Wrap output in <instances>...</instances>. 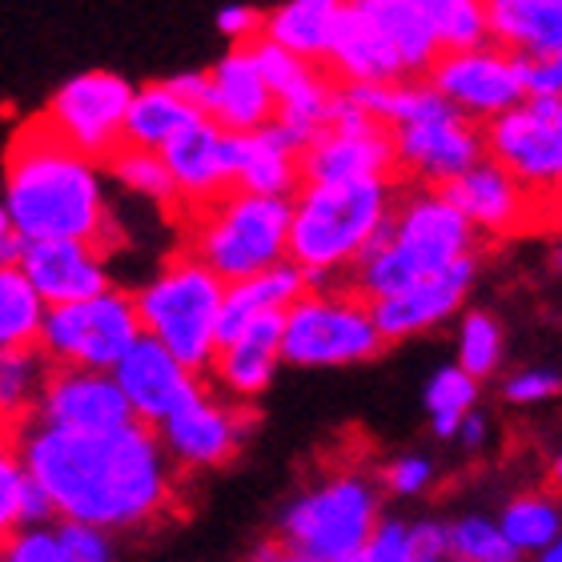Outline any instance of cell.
I'll list each match as a JSON object with an SVG mask.
<instances>
[{
  "mask_svg": "<svg viewBox=\"0 0 562 562\" xmlns=\"http://www.w3.org/2000/svg\"><path fill=\"white\" fill-rule=\"evenodd\" d=\"M12 438L24 470L57 506V518L133 530L161 518L173 503L169 454L149 422L130 418L105 430H72L29 418Z\"/></svg>",
  "mask_w": 562,
  "mask_h": 562,
  "instance_id": "6da1fadb",
  "label": "cell"
},
{
  "mask_svg": "<svg viewBox=\"0 0 562 562\" xmlns=\"http://www.w3.org/2000/svg\"><path fill=\"white\" fill-rule=\"evenodd\" d=\"M0 198L9 225L24 241L36 237H81L101 254L125 241L101 189V161L60 137L36 113L12 133L0 169Z\"/></svg>",
  "mask_w": 562,
  "mask_h": 562,
  "instance_id": "7a4b0ae2",
  "label": "cell"
},
{
  "mask_svg": "<svg viewBox=\"0 0 562 562\" xmlns=\"http://www.w3.org/2000/svg\"><path fill=\"white\" fill-rule=\"evenodd\" d=\"M390 181L353 177V181H317L297 186L290 213L285 258L305 273H334L353 261L390 213Z\"/></svg>",
  "mask_w": 562,
  "mask_h": 562,
  "instance_id": "3957f363",
  "label": "cell"
},
{
  "mask_svg": "<svg viewBox=\"0 0 562 562\" xmlns=\"http://www.w3.org/2000/svg\"><path fill=\"white\" fill-rule=\"evenodd\" d=\"M290 213V198L229 189L222 201L205 205L201 213H189L181 222L186 249L222 281H237L285 258Z\"/></svg>",
  "mask_w": 562,
  "mask_h": 562,
  "instance_id": "277c9868",
  "label": "cell"
},
{
  "mask_svg": "<svg viewBox=\"0 0 562 562\" xmlns=\"http://www.w3.org/2000/svg\"><path fill=\"white\" fill-rule=\"evenodd\" d=\"M225 281L189 254L186 246L165 261L161 273L133 293L140 329L165 350L181 358L189 370L205 374L217 350V314H222Z\"/></svg>",
  "mask_w": 562,
  "mask_h": 562,
  "instance_id": "5b68a950",
  "label": "cell"
},
{
  "mask_svg": "<svg viewBox=\"0 0 562 562\" xmlns=\"http://www.w3.org/2000/svg\"><path fill=\"white\" fill-rule=\"evenodd\" d=\"M390 341L378 334L370 317V297L362 290L338 293L305 290L297 302L285 310V329H281V358L297 366H346L370 362L386 350Z\"/></svg>",
  "mask_w": 562,
  "mask_h": 562,
  "instance_id": "8992f818",
  "label": "cell"
},
{
  "mask_svg": "<svg viewBox=\"0 0 562 562\" xmlns=\"http://www.w3.org/2000/svg\"><path fill=\"white\" fill-rule=\"evenodd\" d=\"M378 503L374 491L362 479L326 482L322 491L305 494L302 503L290 506V515L281 522V547L285 559H310V562H353L362 559L366 539L378 527Z\"/></svg>",
  "mask_w": 562,
  "mask_h": 562,
  "instance_id": "52a82bcc",
  "label": "cell"
},
{
  "mask_svg": "<svg viewBox=\"0 0 562 562\" xmlns=\"http://www.w3.org/2000/svg\"><path fill=\"white\" fill-rule=\"evenodd\" d=\"M140 334L145 329H140L133 293L109 285V290L93 293V297H81V302L48 305L36 350L57 366L113 370Z\"/></svg>",
  "mask_w": 562,
  "mask_h": 562,
  "instance_id": "ba28073f",
  "label": "cell"
},
{
  "mask_svg": "<svg viewBox=\"0 0 562 562\" xmlns=\"http://www.w3.org/2000/svg\"><path fill=\"white\" fill-rule=\"evenodd\" d=\"M130 101H133V85L121 72L89 69L60 85L41 113H45L48 125L69 140V145L89 153L93 161H105L109 153L121 145Z\"/></svg>",
  "mask_w": 562,
  "mask_h": 562,
  "instance_id": "9c48e42d",
  "label": "cell"
},
{
  "mask_svg": "<svg viewBox=\"0 0 562 562\" xmlns=\"http://www.w3.org/2000/svg\"><path fill=\"white\" fill-rule=\"evenodd\" d=\"M430 81L438 93L458 105L470 117H494L503 109H515L527 97L522 69H518V53L503 45H474V48H446L422 77Z\"/></svg>",
  "mask_w": 562,
  "mask_h": 562,
  "instance_id": "30bf717a",
  "label": "cell"
},
{
  "mask_svg": "<svg viewBox=\"0 0 562 562\" xmlns=\"http://www.w3.org/2000/svg\"><path fill=\"white\" fill-rule=\"evenodd\" d=\"M394 149H398L402 177L426 181V186H442L462 169H470L479 157H486L482 125L450 101L426 117L394 125Z\"/></svg>",
  "mask_w": 562,
  "mask_h": 562,
  "instance_id": "8fae6325",
  "label": "cell"
},
{
  "mask_svg": "<svg viewBox=\"0 0 562 562\" xmlns=\"http://www.w3.org/2000/svg\"><path fill=\"white\" fill-rule=\"evenodd\" d=\"M353 177H382L390 186L406 181L394 149V125L374 121L362 130H317L314 140L297 149V186L353 181Z\"/></svg>",
  "mask_w": 562,
  "mask_h": 562,
  "instance_id": "7c38bea8",
  "label": "cell"
},
{
  "mask_svg": "<svg viewBox=\"0 0 562 562\" xmlns=\"http://www.w3.org/2000/svg\"><path fill=\"white\" fill-rule=\"evenodd\" d=\"M130 418H133V406L121 394L113 370L48 362L33 422L72 426V430H105V426H121V422Z\"/></svg>",
  "mask_w": 562,
  "mask_h": 562,
  "instance_id": "4fadbf2b",
  "label": "cell"
},
{
  "mask_svg": "<svg viewBox=\"0 0 562 562\" xmlns=\"http://www.w3.org/2000/svg\"><path fill=\"white\" fill-rule=\"evenodd\" d=\"M254 411L249 406H229V402H213L205 390L186 406H177L169 418L157 422L161 446L169 462L177 467H225L237 454V446L246 438Z\"/></svg>",
  "mask_w": 562,
  "mask_h": 562,
  "instance_id": "5bb4252c",
  "label": "cell"
},
{
  "mask_svg": "<svg viewBox=\"0 0 562 562\" xmlns=\"http://www.w3.org/2000/svg\"><path fill=\"white\" fill-rule=\"evenodd\" d=\"M113 378H117L121 394L130 398L133 418L149 422V426L169 418L177 406H186L189 398H198L205 390L198 370H189L181 358H173L149 334H140L125 350V358L113 366Z\"/></svg>",
  "mask_w": 562,
  "mask_h": 562,
  "instance_id": "9a60e30c",
  "label": "cell"
},
{
  "mask_svg": "<svg viewBox=\"0 0 562 562\" xmlns=\"http://www.w3.org/2000/svg\"><path fill=\"white\" fill-rule=\"evenodd\" d=\"M430 189H438L446 201H454L458 210L467 213V222L486 229V234H535L530 186L518 181L515 173H506L503 165L491 161V157H479L470 169Z\"/></svg>",
  "mask_w": 562,
  "mask_h": 562,
  "instance_id": "2e32d148",
  "label": "cell"
},
{
  "mask_svg": "<svg viewBox=\"0 0 562 562\" xmlns=\"http://www.w3.org/2000/svg\"><path fill=\"white\" fill-rule=\"evenodd\" d=\"M482 149L498 161L506 173H515L527 186H551L562 181V133L554 121L539 117L527 101L503 109L482 125Z\"/></svg>",
  "mask_w": 562,
  "mask_h": 562,
  "instance_id": "e0dca14e",
  "label": "cell"
},
{
  "mask_svg": "<svg viewBox=\"0 0 562 562\" xmlns=\"http://www.w3.org/2000/svg\"><path fill=\"white\" fill-rule=\"evenodd\" d=\"M105 261L109 254L81 237H36V241H24L21 249L24 278L33 281L45 305L81 302V297L109 290L113 281H109Z\"/></svg>",
  "mask_w": 562,
  "mask_h": 562,
  "instance_id": "ac0fdd59",
  "label": "cell"
},
{
  "mask_svg": "<svg viewBox=\"0 0 562 562\" xmlns=\"http://www.w3.org/2000/svg\"><path fill=\"white\" fill-rule=\"evenodd\" d=\"M222 137H225V130L217 121L198 117L193 125H186L177 137H169L161 145V157L177 181V193H181L177 222H186L189 213H201L205 205L222 201L229 189H237L234 181H229V169H225Z\"/></svg>",
  "mask_w": 562,
  "mask_h": 562,
  "instance_id": "d6986e66",
  "label": "cell"
},
{
  "mask_svg": "<svg viewBox=\"0 0 562 562\" xmlns=\"http://www.w3.org/2000/svg\"><path fill=\"white\" fill-rule=\"evenodd\" d=\"M322 65H326L338 81H411L394 41H390V36L378 29L374 16L366 9H358L353 0H346L338 9V16H334Z\"/></svg>",
  "mask_w": 562,
  "mask_h": 562,
  "instance_id": "ffe728a7",
  "label": "cell"
},
{
  "mask_svg": "<svg viewBox=\"0 0 562 562\" xmlns=\"http://www.w3.org/2000/svg\"><path fill=\"white\" fill-rule=\"evenodd\" d=\"M470 278H474V258L462 254L458 261H450L442 273H434L426 281H414L398 293H382V297H370V317H374L378 334L386 341L406 338L414 329H426L430 322L446 317L462 302Z\"/></svg>",
  "mask_w": 562,
  "mask_h": 562,
  "instance_id": "44dd1931",
  "label": "cell"
},
{
  "mask_svg": "<svg viewBox=\"0 0 562 562\" xmlns=\"http://www.w3.org/2000/svg\"><path fill=\"white\" fill-rule=\"evenodd\" d=\"M273 93L266 77H261L258 60L249 41H237L229 57L217 60V69H210V105L205 117H213L222 130L246 133L258 130L266 121H273Z\"/></svg>",
  "mask_w": 562,
  "mask_h": 562,
  "instance_id": "7402d4cb",
  "label": "cell"
},
{
  "mask_svg": "<svg viewBox=\"0 0 562 562\" xmlns=\"http://www.w3.org/2000/svg\"><path fill=\"white\" fill-rule=\"evenodd\" d=\"M281 329H285V310H261L237 338L213 350V378L237 398H254L270 386L273 366L281 358Z\"/></svg>",
  "mask_w": 562,
  "mask_h": 562,
  "instance_id": "603a6c76",
  "label": "cell"
},
{
  "mask_svg": "<svg viewBox=\"0 0 562 562\" xmlns=\"http://www.w3.org/2000/svg\"><path fill=\"white\" fill-rule=\"evenodd\" d=\"M305 290H310V278L290 258L273 261L266 270L246 273L237 281H225L222 314H217V346L237 338L261 310H290Z\"/></svg>",
  "mask_w": 562,
  "mask_h": 562,
  "instance_id": "cb8c5ba5",
  "label": "cell"
},
{
  "mask_svg": "<svg viewBox=\"0 0 562 562\" xmlns=\"http://www.w3.org/2000/svg\"><path fill=\"white\" fill-rule=\"evenodd\" d=\"M491 45L510 53L562 48V4L554 0H482Z\"/></svg>",
  "mask_w": 562,
  "mask_h": 562,
  "instance_id": "d4e9b609",
  "label": "cell"
},
{
  "mask_svg": "<svg viewBox=\"0 0 562 562\" xmlns=\"http://www.w3.org/2000/svg\"><path fill=\"white\" fill-rule=\"evenodd\" d=\"M198 117H205V113L189 105L186 97H177L173 89H169V81L140 85V89H133L121 140L145 145V149H161L165 140L177 137V133L186 130V125H193Z\"/></svg>",
  "mask_w": 562,
  "mask_h": 562,
  "instance_id": "484cf974",
  "label": "cell"
},
{
  "mask_svg": "<svg viewBox=\"0 0 562 562\" xmlns=\"http://www.w3.org/2000/svg\"><path fill=\"white\" fill-rule=\"evenodd\" d=\"M358 9H366L378 21V29L394 41L402 65H406V77L422 81L430 65L438 60L442 45H438V33L430 29V21L414 9L411 0H353Z\"/></svg>",
  "mask_w": 562,
  "mask_h": 562,
  "instance_id": "4316f807",
  "label": "cell"
},
{
  "mask_svg": "<svg viewBox=\"0 0 562 562\" xmlns=\"http://www.w3.org/2000/svg\"><path fill=\"white\" fill-rule=\"evenodd\" d=\"M341 4L346 0H290L285 9L266 12L261 36H270V41H278V45H285L305 60H322Z\"/></svg>",
  "mask_w": 562,
  "mask_h": 562,
  "instance_id": "83f0119b",
  "label": "cell"
},
{
  "mask_svg": "<svg viewBox=\"0 0 562 562\" xmlns=\"http://www.w3.org/2000/svg\"><path fill=\"white\" fill-rule=\"evenodd\" d=\"M45 297L21 266H0V350H33L45 326Z\"/></svg>",
  "mask_w": 562,
  "mask_h": 562,
  "instance_id": "f1b7e54d",
  "label": "cell"
},
{
  "mask_svg": "<svg viewBox=\"0 0 562 562\" xmlns=\"http://www.w3.org/2000/svg\"><path fill=\"white\" fill-rule=\"evenodd\" d=\"M101 169H109L121 186L140 193V198L157 201V205L169 210L173 217H177V210H181V193H177V181H173V173H169V165H165L161 149H145V145L121 140L117 149L101 161Z\"/></svg>",
  "mask_w": 562,
  "mask_h": 562,
  "instance_id": "f546056e",
  "label": "cell"
},
{
  "mask_svg": "<svg viewBox=\"0 0 562 562\" xmlns=\"http://www.w3.org/2000/svg\"><path fill=\"white\" fill-rule=\"evenodd\" d=\"M48 358L41 350H0V422L21 426L33 418L41 382H45Z\"/></svg>",
  "mask_w": 562,
  "mask_h": 562,
  "instance_id": "4dcf8cb0",
  "label": "cell"
},
{
  "mask_svg": "<svg viewBox=\"0 0 562 562\" xmlns=\"http://www.w3.org/2000/svg\"><path fill=\"white\" fill-rule=\"evenodd\" d=\"M411 4L430 21L442 53L446 48H474L491 41V36H486L482 0H411Z\"/></svg>",
  "mask_w": 562,
  "mask_h": 562,
  "instance_id": "1f68e13d",
  "label": "cell"
},
{
  "mask_svg": "<svg viewBox=\"0 0 562 562\" xmlns=\"http://www.w3.org/2000/svg\"><path fill=\"white\" fill-rule=\"evenodd\" d=\"M503 535L515 542V551H547L559 535V515L547 498H518V503L506 506L503 518Z\"/></svg>",
  "mask_w": 562,
  "mask_h": 562,
  "instance_id": "d6a6232c",
  "label": "cell"
},
{
  "mask_svg": "<svg viewBox=\"0 0 562 562\" xmlns=\"http://www.w3.org/2000/svg\"><path fill=\"white\" fill-rule=\"evenodd\" d=\"M474 382H479V378H470L462 366H454V370H442V374L430 382V390H426V406H430V414H434V430L442 434V438L458 434L462 414L474 406Z\"/></svg>",
  "mask_w": 562,
  "mask_h": 562,
  "instance_id": "836d02e7",
  "label": "cell"
},
{
  "mask_svg": "<svg viewBox=\"0 0 562 562\" xmlns=\"http://www.w3.org/2000/svg\"><path fill=\"white\" fill-rule=\"evenodd\" d=\"M450 554L467 562H515L518 551L515 542L506 539L503 530L482 522V518H467L450 530Z\"/></svg>",
  "mask_w": 562,
  "mask_h": 562,
  "instance_id": "e575fe53",
  "label": "cell"
},
{
  "mask_svg": "<svg viewBox=\"0 0 562 562\" xmlns=\"http://www.w3.org/2000/svg\"><path fill=\"white\" fill-rule=\"evenodd\" d=\"M498 350H503V338H498V322L491 314H470L467 326H462V350H458V362L470 378L491 374L494 362H498Z\"/></svg>",
  "mask_w": 562,
  "mask_h": 562,
  "instance_id": "d590c367",
  "label": "cell"
},
{
  "mask_svg": "<svg viewBox=\"0 0 562 562\" xmlns=\"http://www.w3.org/2000/svg\"><path fill=\"white\" fill-rule=\"evenodd\" d=\"M24 458L16 450V438L0 442V542L21 527V486H24Z\"/></svg>",
  "mask_w": 562,
  "mask_h": 562,
  "instance_id": "8d00e7d4",
  "label": "cell"
},
{
  "mask_svg": "<svg viewBox=\"0 0 562 562\" xmlns=\"http://www.w3.org/2000/svg\"><path fill=\"white\" fill-rule=\"evenodd\" d=\"M57 539L65 547V562H105L113 559V542L105 527L77 522V518H57Z\"/></svg>",
  "mask_w": 562,
  "mask_h": 562,
  "instance_id": "74e56055",
  "label": "cell"
},
{
  "mask_svg": "<svg viewBox=\"0 0 562 562\" xmlns=\"http://www.w3.org/2000/svg\"><path fill=\"white\" fill-rule=\"evenodd\" d=\"M0 559L9 562H65L57 530L48 527H16L9 539L0 542Z\"/></svg>",
  "mask_w": 562,
  "mask_h": 562,
  "instance_id": "f35d334b",
  "label": "cell"
},
{
  "mask_svg": "<svg viewBox=\"0 0 562 562\" xmlns=\"http://www.w3.org/2000/svg\"><path fill=\"white\" fill-rule=\"evenodd\" d=\"M518 69H522V85L530 93L562 97V48L551 53H518Z\"/></svg>",
  "mask_w": 562,
  "mask_h": 562,
  "instance_id": "ab89813d",
  "label": "cell"
},
{
  "mask_svg": "<svg viewBox=\"0 0 562 562\" xmlns=\"http://www.w3.org/2000/svg\"><path fill=\"white\" fill-rule=\"evenodd\" d=\"M450 551V530H442L438 522H418L414 530H406V562H434Z\"/></svg>",
  "mask_w": 562,
  "mask_h": 562,
  "instance_id": "60d3db41",
  "label": "cell"
},
{
  "mask_svg": "<svg viewBox=\"0 0 562 562\" xmlns=\"http://www.w3.org/2000/svg\"><path fill=\"white\" fill-rule=\"evenodd\" d=\"M366 562H406V527L398 522H386V527H374L370 539H366Z\"/></svg>",
  "mask_w": 562,
  "mask_h": 562,
  "instance_id": "b9f144b4",
  "label": "cell"
},
{
  "mask_svg": "<svg viewBox=\"0 0 562 562\" xmlns=\"http://www.w3.org/2000/svg\"><path fill=\"white\" fill-rule=\"evenodd\" d=\"M45 522H57V506L48 498V491L33 474H24L21 486V527H45Z\"/></svg>",
  "mask_w": 562,
  "mask_h": 562,
  "instance_id": "7bdbcfd3",
  "label": "cell"
},
{
  "mask_svg": "<svg viewBox=\"0 0 562 562\" xmlns=\"http://www.w3.org/2000/svg\"><path fill=\"white\" fill-rule=\"evenodd\" d=\"M217 29H222L229 41H258L261 29H266V12L246 9V4H229V9L217 16Z\"/></svg>",
  "mask_w": 562,
  "mask_h": 562,
  "instance_id": "ee69618b",
  "label": "cell"
},
{
  "mask_svg": "<svg viewBox=\"0 0 562 562\" xmlns=\"http://www.w3.org/2000/svg\"><path fill=\"white\" fill-rule=\"evenodd\" d=\"M386 486L398 494H418L426 482H430V462H422V458H398L394 467H386Z\"/></svg>",
  "mask_w": 562,
  "mask_h": 562,
  "instance_id": "f6af8a7d",
  "label": "cell"
},
{
  "mask_svg": "<svg viewBox=\"0 0 562 562\" xmlns=\"http://www.w3.org/2000/svg\"><path fill=\"white\" fill-rule=\"evenodd\" d=\"M551 394H562V378L559 374H518L510 386H506V398L515 402H535V398H551Z\"/></svg>",
  "mask_w": 562,
  "mask_h": 562,
  "instance_id": "bcb514c9",
  "label": "cell"
},
{
  "mask_svg": "<svg viewBox=\"0 0 562 562\" xmlns=\"http://www.w3.org/2000/svg\"><path fill=\"white\" fill-rule=\"evenodd\" d=\"M169 89H173L177 97H186L189 105L201 109V113L210 105V72H181V77H169Z\"/></svg>",
  "mask_w": 562,
  "mask_h": 562,
  "instance_id": "7dc6e473",
  "label": "cell"
},
{
  "mask_svg": "<svg viewBox=\"0 0 562 562\" xmlns=\"http://www.w3.org/2000/svg\"><path fill=\"white\" fill-rule=\"evenodd\" d=\"M21 249H24V237L16 229H4L0 234V266H21Z\"/></svg>",
  "mask_w": 562,
  "mask_h": 562,
  "instance_id": "c3c4849f",
  "label": "cell"
},
{
  "mask_svg": "<svg viewBox=\"0 0 562 562\" xmlns=\"http://www.w3.org/2000/svg\"><path fill=\"white\" fill-rule=\"evenodd\" d=\"M458 430H462V438H467V446L482 442V418L479 414H462V422H458Z\"/></svg>",
  "mask_w": 562,
  "mask_h": 562,
  "instance_id": "681fc988",
  "label": "cell"
},
{
  "mask_svg": "<svg viewBox=\"0 0 562 562\" xmlns=\"http://www.w3.org/2000/svg\"><path fill=\"white\" fill-rule=\"evenodd\" d=\"M551 491H554V494H562V458L554 462V470H551Z\"/></svg>",
  "mask_w": 562,
  "mask_h": 562,
  "instance_id": "f907efd6",
  "label": "cell"
},
{
  "mask_svg": "<svg viewBox=\"0 0 562 562\" xmlns=\"http://www.w3.org/2000/svg\"><path fill=\"white\" fill-rule=\"evenodd\" d=\"M542 559H547V562H562V539H559V542H551V547H547V554H542Z\"/></svg>",
  "mask_w": 562,
  "mask_h": 562,
  "instance_id": "816d5d0a",
  "label": "cell"
},
{
  "mask_svg": "<svg viewBox=\"0 0 562 562\" xmlns=\"http://www.w3.org/2000/svg\"><path fill=\"white\" fill-rule=\"evenodd\" d=\"M4 229H12V225H9V210H4V198H0V234Z\"/></svg>",
  "mask_w": 562,
  "mask_h": 562,
  "instance_id": "f5cc1de1",
  "label": "cell"
},
{
  "mask_svg": "<svg viewBox=\"0 0 562 562\" xmlns=\"http://www.w3.org/2000/svg\"><path fill=\"white\" fill-rule=\"evenodd\" d=\"M12 434H16V430H12V426H4V422H0V442H4V438H12Z\"/></svg>",
  "mask_w": 562,
  "mask_h": 562,
  "instance_id": "db71d44e",
  "label": "cell"
},
{
  "mask_svg": "<svg viewBox=\"0 0 562 562\" xmlns=\"http://www.w3.org/2000/svg\"><path fill=\"white\" fill-rule=\"evenodd\" d=\"M554 125H559V133H562V105H559V117H554Z\"/></svg>",
  "mask_w": 562,
  "mask_h": 562,
  "instance_id": "11a10c76",
  "label": "cell"
},
{
  "mask_svg": "<svg viewBox=\"0 0 562 562\" xmlns=\"http://www.w3.org/2000/svg\"><path fill=\"white\" fill-rule=\"evenodd\" d=\"M554 261H559V270H562V246H559V258H554Z\"/></svg>",
  "mask_w": 562,
  "mask_h": 562,
  "instance_id": "9f6ffc18",
  "label": "cell"
},
{
  "mask_svg": "<svg viewBox=\"0 0 562 562\" xmlns=\"http://www.w3.org/2000/svg\"><path fill=\"white\" fill-rule=\"evenodd\" d=\"M554 4H562V0H554Z\"/></svg>",
  "mask_w": 562,
  "mask_h": 562,
  "instance_id": "6f0895ef",
  "label": "cell"
}]
</instances>
